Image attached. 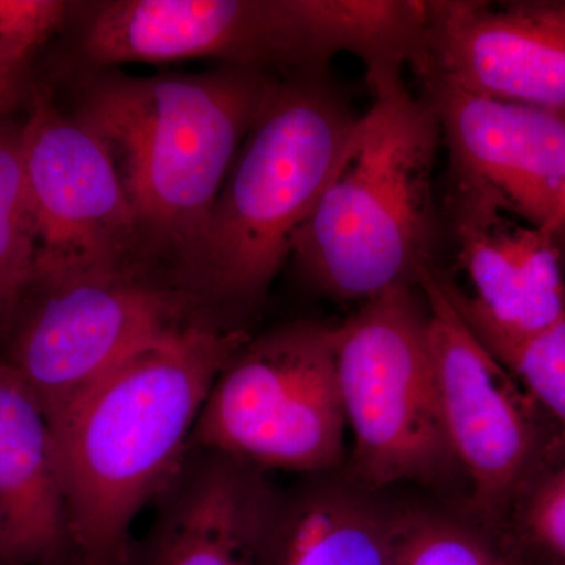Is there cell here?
Wrapping results in <instances>:
<instances>
[{"instance_id": "6da1fadb", "label": "cell", "mask_w": 565, "mask_h": 565, "mask_svg": "<svg viewBox=\"0 0 565 565\" xmlns=\"http://www.w3.org/2000/svg\"><path fill=\"white\" fill-rule=\"evenodd\" d=\"M243 330L189 322L136 353L50 424L76 565H125L137 516L180 470Z\"/></svg>"}, {"instance_id": "7a4b0ae2", "label": "cell", "mask_w": 565, "mask_h": 565, "mask_svg": "<svg viewBox=\"0 0 565 565\" xmlns=\"http://www.w3.org/2000/svg\"><path fill=\"white\" fill-rule=\"evenodd\" d=\"M373 103L340 169L294 241L291 256L318 291L364 303L418 285L437 241V115L403 74L367 79Z\"/></svg>"}, {"instance_id": "3957f363", "label": "cell", "mask_w": 565, "mask_h": 565, "mask_svg": "<svg viewBox=\"0 0 565 565\" xmlns=\"http://www.w3.org/2000/svg\"><path fill=\"white\" fill-rule=\"evenodd\" d=\"M278 81L223 65L200 74H104L74 117L109 148L141 233L188 250Z\"/></svg>"}, {"instance_id": "277c9868", "label": "cell", "mask_w": 565, "mask_h": 565, "mask_svg": "<svg viewBox=\"0 0 565 565\" xmlns=\"http://www.w3.org/2000/svg\"><path fill=\"white\" fill-rule=\"evenodd\" d=\"M360 118L326 71L277 82L203 232L182 253L189 296L239 305L262 299L340 169Z\"/></svg>"}, {"instance_id": "5b68a950", "label": "cell", "mask_w": 565, "mask_h": 565, "mask_svg": "<svg viewBox=\"0 0 565 565\" xmlns=\"http://www.w3.org/2000/svg\"><path fill=\"white\" fill-rule=\"evenodd\" d=\"M334 363L353 435L349 481L370 492L430 482L455 462L446 438L429 316L418 285L397 286L333 323Z\"/></svg>"}, {"instance_id": "8992f818", "label": "cell", "mask_w": 565, "mask_h": 565, "mask_svg": "<svg viewBox=\"0 0 565 565\" xmlns=\"http://www.w3.org/2000/svg\"><path fill=\"white\" fill-rule=\"evenodd\" d=\"M333 323L299 321L248 338L204 399L191 448L266 471L333 473L344 460Z\"/></svg>"}, {"instance_id": "52a82bcc", "label": "cell", "mask_w": 565, "mask_h": 565, "mask_svg": "<svg viewBox=\"0 0 565 565\" xmlns=\"http://www.w3.org/2000/svg\"><path fill=\"white\" fill-rule=\"evenodd\" d=\"M22 169L35 232L33 288L129 275L141 230L109 148L33 93Z\"/></svg>"}, {"instance_id": "ba28073f", "label": "cell", "mask_w": 565, "mask_h": 565, "mask_svg": "<svg viewBox=\"0 0 565 565\" xmlns=\"http://www.w3.org/2000/svg\"><path fill=\"white\" fill-rule=\"evenodd\" d=\"M418 286L449 448L470 479L476 508L500 522L552 445L545 415L465 321L440 273L424 270Z\"/></svg>"}, {"instance_id": "9c48e42d", "label": "cell", "mask_w": 565, "mask_h": 565, "mask_svg": "<svg viewBox=\"0 0 565 565\" xmlns=\"http://www.w3.org/2000/svg\"><path fill=\"white\" fill-rule=\"evenodd\" d=\"M43 296L6 363L50 424L136 353L192 322L191 297L132 274L71 281Z\"/></svg>"}, {"instance_id": "30bf717a", "label": "cell", "mask_w": 565, "mask_h": 565, "mask_svg": "<svg viewBox=\"0 0 565 565\" xmlns=\"http://www.w3.org/2000/svg\"><path fill=\"white\" fill-rule=\"evenodd\" d=\"M448 150L451 193L552 233L565 212V114L422 79Z\"/></svg>"}, {"instance_id": "8fae6325", "label": "cell", "mask_w": 565, "mask_h": 565, "mask_svg": "<svg viewBox=\"0 0 565 565\" xmlns=\"http://www.w3.org/2000/svg\"><path fill=\"white\" fill-rule=\"evenodd\" d=\"M82 47L98 65L217 58L311 70L296 0H117L93 17Z\"/></svg>"}, {"instance_id": "7c38bea8", "label": "cell", "mask_w": 565, "mask_h": 565, "mask_svg": "<svg viewBox=\"0 0 565 565\" xmlns=\"http://www.w3.org/2000/svg\"><path fill=\"white\" fill-rule=\"evenodd\" d=\"M414 71L419 79L565 114V0H426V44Z\"/></svg>"}, {"instance_id": "4fadbf2b", "label": "cell", "mask_w": 565, "mask_h": 565, "mask_svg": "<svg viewBox=\"0 0 565 565\" xmlns=\"http://www.w3.org/2000/svg\"><path fill=\"white\" fill-rule=\"evenodd\" d=\"M449 211L473 294L440 278L479 338L520 340L565 321V256L552 233L467 196L449 195Z\"/></svg>"}, {"instance_id": "5bb4252c", "label": "cell", "mask_w": 565, "mask_h": 565, "mask_svg": "<svg viewBox=\"0 0 565 565\" xmlns=\"http://www.w3.org/2000/svg\"><path fill=\"white\" fill-rule=\"evenodd\" d=\"M277 494L258 468L191 448L125 565H258Z\"/></svg>"}, {"instance_id": "9a60e30c", "label": "cell", "mask_w": 565, "mask_h": 565, "mask_svg": "<svg viewBox=\"0 0 565 565\" xmlns=\"http://www.w3.org/2000/svg\"><path fill=\"white\" fill-rule=\"evenodd\" d=\"M0 548L13 564L71 559L51 426L7 363H0Z\"/></svg>"}, {"instance_id": "2e32d148", "label": "cell", "mask_w": 565, "mask_h": 565, "mask_svg": "<svg viewBox=\"0 0 565 565\" xmlns=\"http://www.w3.org/2000/svg\"><path fill=\"white\" fill-rule=\"evenodd\" d=\"M332 473L278 490L258 565H393L401 515Z\"/></svg>"}, {"instance_id": "e0dca14e", "label": "cell", "mask_w": 565, "mask_h": 565, "mask_svg": "<svg viewBox=\"0 0 565 565\" xmlns=\"http://www.w3.org/2000/svg\"><path fill=\"white\" fill-rule=\"evenodd\" d=\"M509 511L511 533L492 542L525 565H565V445L552 441Z\"/></svg>"}, {"instance_id": "ac0fdd59", "label": "cell", "mask_w": 565, "mask_h": 565, "mask_svg": "<svg viewBox=\"0 0 565 565\" xmlns=\"http://www.w3.org/2000/svg\"><path fill=\"white\" fill-rule=\"evenodd\" d=\"M35 232L24 169L22 122L0 118V321H7L31 291Z\"/></svg>"}, {"instance_id": "d6986e66", "label": "cell", "mask_w": 565, "mask_h": 565, "mask_svg": "<svg viewBox=\"0 0 565 565\" xmlns=\"http://www.w3.org/2000/svg\"><path fill=\"white\" fill-rule=\"evenodd\" d=\"M479 340L553 424L556 444L565 445V321L520 340Z\"/></svg>"}, {"instance_id": "ffe728a7", "label": "cell", "mask_w": 565, "mask_h": 565, "mask_svg": "<svg viewBox=\"0 0 565 565\" xmlns=\"http://www.w3.org/2000/svg\"><path fill=\"white\" fill-rule=\"evenodd\" d=\"M393 565H497L489 535L437 514L401 515Z\"/></svg>"}, {"instance_id": "44dd1931", "label": "cell", "mask_w": 565, "mask_h": 565, "mask_svg": "<svg viewBox=\"0 0 565 565\" xmlns=\"http://www.w3.org/2000/svg\"><path fill=\"white\" fill-rule=\"evenodd\" d=\"M68 3L0 0V68L25 70L33 52L62 28Z\"/></svg>"}, {"instance_id": "7402d4cb", "label": "cell", "mask_w": 565, "mask_h": 565, "mask_svg": "<svg viewBox=\"0 0 565 565\" xmlns=\"http://www.w3.org/2000/svg\"><path fill=\"white\" fill-rule=\"evenodd\" d=\"M28 95L25 70L0 68V118L7 117Z\"/></svg>"}, {"instance_id": "603a6c76", "label": "cell", "mask_w": 565, "mask_h": 565, "mask_svg": "<svg viewBox=\"0 0 565 565\" xmlns=\"http://www.w3.org/2000/svg\"><path fill=\"white\" fill-rule=\"evenodd\" d=\"M553 237H555L557 245H559L561 250H563L565 256V212L563 218H561L559 223H557L556 228L552 232Z\"/></svg>"}, {"instance_id": "cb8c5ba5", "label": "cell", "mask_w": 565, "mask_h": 565, "mask_svg": "<svg viewBox=\"0 0 565 565\" xmlns=\"http://www.w3.org/2000/svg\"><path fill=\"white\" fill-rule=\"evenodd\" d=\"M497 565H525L519 563V561L512 559V557L501 555L497 552Z\"/></svg>"}, {"instance_id": "d4e9b609", "label": "cell", "mask_w": 565, "mask_h": 565, "mask_svg": "<svg viewBox=\"0 0 565 565\" xmlns=\"http://www.w3.org/2000/svg\"><path fill=\"white\" fill-rule=\"evenodd\" d=\"M0 565H21V564H13V563H7V561H0ZM35 565H76L71 559L65 561H58V563H47V564H35Z\"/></svg>"}, {"instance_id": "484cf974", "label": "cell", "mask_w": 565, "mask_h": 565, "mask_svg": "<svg viewBox=\"0 0 565 565\" xmlns=\"http://www.w3.org/2000/svg\"><path fill=\"white\" fill-rule=\"evenodd\" d=\"M0 561H3L2 559V548H0Z\"/></svg>"}]
</instances>
